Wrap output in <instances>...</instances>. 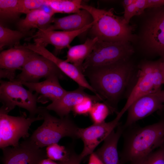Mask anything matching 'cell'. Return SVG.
Returning a JSON list of instances; mask_svg holds the SVG:
<instances>
[{"mask_svg": "<svg viewBox=\"0 0 164 164\" xmlns=\"http://www.w3.org/2000/svg\"><path fill=\"white\" fill-rule=\"evenodd\" d=\"M22 83L15 79L9 81L0 80V100L2 105L0 112L6 114L16 106L24 108L29 113V116L38 114L37 106L39 94L25 88Z\"/></svg>", "mask_w": 164, "mask_h": 164, "instance_id": "6", "label": "cell"}, {"mask_svg": "<svg viewBox=\"0 0 164 164\" xmlns=\"http://www.w3.org/2000/svg\"><path fill=\"white\" fill-rule=\"evenodd\" d=\"M155 94L160 97L164 104V90H161Z\"/></svg>", "mask_w": 164, "mask_h": 164, "instance_id": "37", "label": "cell"}, {"mask_svg": "<svg viewBox=\"0 0 164 164\" xmlns=\"http://www.w3.org/2000/svg\"><path fill=\"white\" fill-rule=\"evenodd\" d=\"M15 80L22 82L36 83L42 78L56 75L64 79L65 75L52 61L35 52L22 67Z\"/></svg>", "mask_w": 164, "mask_h": 164, "instance_id": "10", "label": "cell"}, {"mask_svg": "<svg viewBox=\"0 0 164 164\" xmlns=\"http://www.w3.org/2000/svg\"><path fill=\"white\" fill-rule=\"evenodd\" d=\"M93 21L91 14L87 10L81 9L79 12L71 15L59 18H53L52 24L45 29L73 31L82 28Z\"/></svg>", "mask_w": 164, "mask_h": 164, "instance_id": "18", "label": "cell"}, {"mask_svg": "<svg viewBox=\"0 0 164 164\" xmlns=\"http://www.w3.org/2000/svg\"><path fill=\"white\" fill-rule=\"evenodd\" d=\"M102 101L96 95H90L84 98L73 108L72 111L75 114L85 115L89 114L94 103Z\"/></svg>", "mask_w": 164, "mask_h": 164, "instance_id": "28", "label": "cell"}, {"mask_svg": "<svg viewBox=\"0 0 164 164\" xmlns=\"http://www.w3.org/2000/svg\"><path fill=\"white\" fill-rule=\"evenodd\" d=\"M35 29L27 32L14 30L5 27L0 24V50L5 46L11 48L18 46L22 39L32 36L34 34Z\"/></svg>", "mask_w": 164, "mask_h": 164, "instance_id": "23", "label": "cell"}, {"mask_svg": "<svg viewBox=\"0 0 164 164\" xmlns=\"http://www.w3.org/2000/svg\"><path fill=\"white\" fill-rule=\"evenodd\" d=\"M33 51L19 45L2 51L0 53V77L14 80L15 72L22 68Z\"/></svg>", "mask_w": 164, "mask_h": 164, "instance_id": "14", "label": "cell"}, {"mask_svg": "<svg viewBox=\"0 0 164 164\" xmlns=\"http://www.w3.org/2000/svg\"><path fill=\"white\" fill-rule=\"evenodd\" d=\"M46 154L47 158L59 162L66 161L69 158L71 152L67 150L65 147L57 143L51 144L47 146Z\"/></svg>", "mask_w": 164, "mask_h": 164, "instance_id": "27", "label": "cell"}, {"mask_svg": "<svg viewBox=\"0 0 164 164\" xmlns=\"http://www.w3.org/2000/svg\"><path fill=\"white\" fill-rule=\"evenodd\" d=\"M82 160L79 155L71 152L69 158L67 161L59 163L60 164H80Z\"/></svg>", "mask_w": 164, "mask_h": 164, "instance_id": "32", "label": "cell"}, {"mask_svg": "<svg viewBox=\"0 0 164 164\" xmlns=\"http://www.w3.org/2000/svg\"><path fill=\"white\" fill-rule=\"evenodd\" d=\"M111 113H113L107 104L97 102L94 103L89 114L94 124H100L104 122Z\"/></svg>", "mask_w": 164, "mask_h": 164, "instance_id": "26", "label": "cell"}, {"mask_svg": "<svg viewBox=\"0 0 164 164\" xmlns=\"http://www.w3.org/2000/svg\"><path fill=\"white\" fill-rule=\"evenodd\" d=\"M124 136L121 164L139 161L164 144V118L143 127L133 128Z\"/></svg>", "mask_w": 164, "mask_h": 164, "instance_id": "2", "label": "cell"}, {"mask_svg": "<svg viewBox=\"0 0 164 164\" xmlns=\"http://www.w3.org/2000/svg\"><path fill=\"white\" fill-rule=\"evenodd\" d=\"M146 5V0H136L135 2L124 9L123 18L126 22L129 24L131 19L133 16L143 13L147 9Z\"/></svg>", "mask_w": 164, "mask_h": 164, "instance_id": "29", "label": "cell"}, {"mask_svg": "<svg viewBox=\"0 0 164 164\" xmlns=\"http://www.w3.org/2000/svg\"><path fill=\"white\" fill-rule=\"evenodd\" d=\"M146 8H153L164 5V0H146Z\"/></svg>", "mask_w": 164, "mask_h": 164, "instance_id": "33", "label": "cell"}, {"mask_svg": "<svg viewBox=\"0 0 164 164\" xmlns=\"http://www.w3.org/2000/svg\"><path fill=\"white\" fill-rule=\"evenodd\" d=\"M2 149L3 164H39L42 160L47 158L46 150L38 147L29 138L17 146Z\"/></svg>", "mask_w": 164, "mask_h": 164, "instance_id": "11", "label": "cell"}, {"mask_svg": "<svg viewBox=\"0 0 164 164\" xmlns=\"http://www.w3.org/2000/svg\"><path fill=\"white\" fill-rule=\"evenodd\" d=\"M81 9L92 16L94 23L89 29L91 38L108 42H132L136 40L135 27L127 24L123 17L115 15L113 9L106 10L82 4Z\"/></svg>", "mask_w": 164, "mask_h": 164, "instance_id": "3", "label": "cell"}, {"mask_svg": "<svg viewBox=\"0 0 164 164\" xmlns=\"http://www.w3.org/2000/svg\"><path fill=\"white\" fill-rule=\"evenodd\" d=\"M134 52L131 42H108L98 39L91 53L83 64L82 72L88 67L128 60Z\"/></svg>", "mask_w": 164, "mask_h": 164, "instance_id": "7", "label": "cell"}, {"mask_svg": "<svg viewBox=\"0 0 164 164\" xmlns=\"http://www.w3.org/2000/svg\"><path fill=\"white\" fill-rule=\"evenodd\" d=\"M47 0H18V6L21 13L27 14L46 5Z\"/></svg>", "mask_w": 164, "mask_h": 164, "instance_id": "31", "label": "cell"}, {"mask_svg": "<svg viewBox=\"0 0 164 164\" xmlns=\"http://www.w3.org/2000/svg\"><path fill=\"white\" fill-rule=\"evenodd\" d=\"M43 120L42 116L27 117L22 112L20 116H13L0 112V148L18 145L21 138H28L29 127L33 122Z\"/></svg>", "mask_w": 164, "mask_h": 164, "instance_id": "8", "label": "cell"}, {"mask_svg": "<svg viewBox=\"0 0 164 164\" xmlns=\"http://www.w3.org/2000/svg\"><path fill=\"white\" fill-rule=\"evenodd\" d=\"M84 89L79 86L75 90L67 91L60 98L52 102L46 108L48 111H54L60 118L67 116L76 104L90 95L84 91Z\"/></svg>", "mask_w": 164, "mask_h": 164, "instance_id": "20", "label": "cell"}, {"mask_svg": "<svg viewBox=\"0 0 164 164\" xmlns=\"http://www.w3.org/2000/svg\"><path fill=\"white\" fill-rule=\"evenodd\" d=\"M125 129L120 124L116 131H112L104 140L101 146L94 152L103 164H121L117 146Z\"/></svg>", "mask_w": 164, "mask_h": 164, "instance_id": "19", "label": "cell"}, {"mask_svg": "<svg viewBox=\"0 0 164 164\" xmlns=\"http://www.w3.org/2000/svg\"><path fill=\"white\" fill-rule=\"evenodd\" d=\"M131 164H164V144L145 157Z\"/></svg>", "mask_w": 164, "mask_h": 164, "instance_id": "30", "label": "cell"}, {"mask_svg": "<svg viewBox=\"0 0 164 164\" xmlns=\"http://www.w3.org/2000/svg\"><path fill=\"white\" fill-rule=\"evenodd\" d=\"M41 82H22V84L32 92L35 91L39 95L38 102L44 104L49 101L52 102L60 98L67 92L59 82L58 77L53 75Z\"/></svg>", "mask_w": 164, "mask_h": 164, "instance_id": "17", "label": "cell"}, {"mask_svg": "<svg viewBox=\"0 0 164 164\" xmlns=\"http://www.w3.org/2000/svg\"><path fill=\"white\" fill-rule=\"evenodd\" d=\"M38 114L43 122L32 133L29 139L40 148L57 143L66 137L79 138V128L68 115L57 118L50 114L46 107H38Z\"/></svg>", "mask_w": 164, "mask_h": 164, "instance_id": "4", "label": "cell"}, {"mask_svg": "<svg viewBox=\"0 0 164 164\" xmlns=\"http://www.w3.org/2000/svg\"><path fill=\"white\" fill-rule=\"evenodd\" d=\"M18 0H0V24L12 23L19 20L21 14L18 6Z\"/></svg>", "mask_w": 164, "mask_h": 164, "instance_id": "24", "label": "cell"}, {"mask_svg": "<svg viewBox=\"0 0 164 164\" xmlns=\"http://www.w3.org/2000/svg\"><path fill=\"white\" fill-rule=\"evenodd\" d=\"M98 40L97 37L88 38L83 44L70 46L68 48L65 61L82 71L84 61L91 53Z\"/></svg>", "mask_w": 164, "mask_h": 164, "instance_id": "22", "label": "cell"}, {"mask_svg": "<svg viewBox=\"0 0 164 164\" xmlns=\"http://www.w3.org/2000/svg\"><path fill=\"white\" fill-rule=\"evenodd\" d=\"M151 9L142 31V40L150 52L164 57V5Z\"/></svg>", "mask_w": 164, "mask_h": 164, "instance_id": "9", "label": "cell"}, {"mask_svg": "<svg viewBox=\"0 0 164 164\" xmlns=\"http://www.w3.org/2000/svg\"><path fill=\"white\" fill-rule=\"evenodd\" d=\"M82 2L81 0H47L46 6L54 14H74L81 9Z\"/></svg>", "mask_w": 164, "mask_h": 164, "instance_id": "25", "label": "cell"}, {"mask_svg": "<svg viewBox=\"0 0 164 164\" xmlns=\"http://www.w3.org/2000/svg\"><path fill=\"white\" fill-rule=\"evenodd\" d=\"M39 164H60V163H57L47 158L42 160Z\"/></svg>", "mask_w": 164, "mask_h": 164, "instance_id": "36", "label": "cell"}, {"mask_svg": "<svg viewBox=\"0 0 164 164\" xmlns=\"http://www.w3.org/2000/svg\"><path fill=\"white\" fill-rule=\"evenodd\" d=\"M135 84L128 97L124 106L118 114L121 117L131 104L140 97L156 93L164 84L160 62L146 61L139 66Z\"/></svg>", "mask_w": 164, "mask_h": 164, "instance_id": "5", "label": "cell"}, {"mask_svg": "<svg viewBox=\"0 0 164 164\" xmlns=\"http://www.w3.org/2000/svg\"><path fill=\"white\" fill-rule=\"evenodd\" d=\"M121 118L117 115L111 121L94 124L86 128H79V138H81L84 144L83 150L79 154L82 160L94 152L96 148L119 125Z\"/></svg>", "mask_w": 164, "mask_h": 164, "instance_id": "12", "label": "cell"}, {"mask_svg": "<svg viewBox=\"0 0 164 164\" xmlns=\"http://www.w3.org/2000/svg\"><path fill=\"white\" fill-rule=\"evenodd\" d=\"M54 14L51 11L47 12L40 9L33 10L16 22V26L19 30L23 32L36 28L45 29L52 23Z\"/></svg>", "mask_w": 164, "mask_h": 164, "instance_id": "21", "label": "cell"}, {"mask_svg": "<svg viewBox=\"0 0 164 164\" xmlns=\"http://www.w3.org/2000/svg\"><path fill=\"white\" fill-rule=\"evenodd\" d=\"M136 1V0H125L123 1L122 4L124 9L127 8L135 2Z\"/></svg>", "mask_w": 164, "mask_h": 164, "instance_id": "35", "label": "cell"}, {"mask_svg": "<svg viewBox=\"0 0 164 164\" xmlns=\"http://www.w3.org/2000/svg\"><path fill=\"white\" fill-rule=\"evenodd\" d=\"M160 62V66L164 79V57H161L159 59Z\"/></svg>", "mask_w": 164, "mask_h": 164, "instance_id": "38", "label": "cell"}, {"mask_svg": "<svg viewBox=\"0 0 164 164\" xmlns=\"http://www.w3.org/2000/svg\"><path fill=\"white\" fill-rule=\"evenodd\" d=\"M164 108L162 100L155 93L142 96L134 101L129 107L127 111V119L123 126L125 128H128L137 121Z\"/></svg>", "mask_w": 164, "mask_h": 164, "instance_id": "16", "label": "cell"}, {"mask_svg": "<svg viewBox=\"0 0 164 164\" xmlns=\"http://www.w3.org/2000/svg\"><path fill=\"white\" fill-rule=\"evenodd\" d=\"M23 46L48 59L54 63L66 75L77 83L80 86L87 89L95 95H98L87 81L81 70L73 64L57 57L45 47L40 45L28 43H25Z\"/></svg>", "mask_w": 164, "mask_h": 164, "instance_id": "15", "label": "cell"}, {"mask_svg": "<svg viewBox=\"0 0 164 164\" xmlns=\"http://www.w3.org/2000/svg\"><path fill=\"white\" fill-rule=\"evenodd\" d=\"M90 155L88 164H103L101 159L94 152L92 153Z\"/></svg>", "mask_w": 164, "mask_h": 164, "instance_id": "34", "label": "cell"}, {"mask_svg": "<svg viewBox=\"0 0 164 164\" xmlns=\"http://www.w3.org/2000/svg\"><path fill=\"white\" fill-rule=\"evenodd\" d=\"M134 70L128 60L88 67L83 73L102 101L117 114V104L133 78Z\"/></svg>", "mask_w": 164, "mask_h": 164, "instance_id": "1", "label": "cell"}, {"mask_svg": "<svg viewBox=\"0 0 164 164\" xmlns=\"http://www.w3.org/2000/svg\"><path fill=\"white\" fill-rule=\"evenodd\" d=\"M94 21L82 28L73 31L49 30L39 29L31 37L26 40L33 39L35 44L46 47L48 44L53 46L56 53L70 46V43L77 36L89 30L92 26Z\"/></svg>", "mask_w": 164, "mask_h": 164, "instance_id": "13", "label": "cell"}]
</instances>
